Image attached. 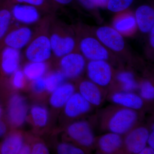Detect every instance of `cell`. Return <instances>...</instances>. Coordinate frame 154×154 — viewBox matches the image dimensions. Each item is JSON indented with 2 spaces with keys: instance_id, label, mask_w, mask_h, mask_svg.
<instances>
[{
  "instance_id": "cell-27",
  "label": "cell",
  "mask_w": 154,
  "mask_h": 154,
  "mask_svg": "<svg viewBox=\"0 0 154 154\" xmlns=\"http://www.w3.org/2000/svg\"><path fill=\"white\" fill-rule=\"evenodd\" d=\"M134 0H108L107 7L113 13H121L131 5Z\"/></svg>"
},
{
  "instance_id": "cell-43",
  "label": "cell",
  "mask_w": 154,
  "mask_h": 154,
  "mask_svg": "<svg viewBox=\"0 0 154 154\" xmlns=\"http://www.w3.org/2000/svg\"><path fill=\"white\" fill-rule=\"evenodd\" d=\"M2 107H0V116L2 115Z\"/></svg>"
},
{
  "instance_id": "cell-6",
  "label": "cell",
  "mask_w": 154,
  "mask_h": 154,
  "mask_svg": "<svg viewBox=\"0 0 154 154\" xmlns=\"http://www.w3.org/2000/svg\"><path fill=\"white\" fill-rule=\"evenodd\" d=\"M60 66L66 79H76L85 68V58L82 54L73 51L60 58Z\"/></svg>"
},
{
  "instance_id": "cell-39",
  "label": "cell",
  "mask_w": 154,
  "mask_h": 154,
  "mask_svg": "<svg viewBox=\"0 0 154 154\" xmlns=\"http://www.w3.org/2000/svg\"><path fill=\"white\" fill-rule=\"evenodd\" d=\"M154 153V149L149 146H146L143 149L139 154H152Z\"/></svg>"
},
{
  "instance_id": "cell-15",
  "label": "cell",
  "mask_w": 154,
  "mask_h": 154,
  "mask_svg": "<svg viewBox=\"0 0 154 154\" xmlns=\"http://www.w3.org/2000/svg\"><path fill=\"white\" fill-rule=\"evenodd\" d=\"M111 99L114 104L136 111L141 109L144 105L143 99L134 92L118 91L112 95Z\"/></svg>"
},
{
  "instance_id": "cell-30",
  "label": "cell",
  "mask_w": 154,
  "mask_h": 154,
  "mask_svg": "<svg viewBox=\"0 0 154 154\" xmlns=\"http://www.w3.org/2000/svg\"><path fill=\"white\" fill-rule=\"evenodd\" d=\"M57 152L60 154H82L83 150L80 148L67 143H62L58 146Z\"/></svg>"
},
{
  "instance_id": "cell-26",
  "label": "cell",
  "mask_w": 154,
  "mask_h": 154,
  "mask_svg": "<svg viewBox=\"0 0 154 154\" xmlns=\"http://www.w3.org/2000/svg\"><path fill=\"white\" fill-rule=\"evenodd\" d=\"M117 79L121 84L122 91L126 92H134L138 88L134 75L131 72L124 71L119 73Z\"/></svg>"
},
{
  "instance_id": "cell-12",
  "label": "cell",
  "mask_w": 154,
  "mask_h": 154,
  "mask_svg": "<svg viewBox=\"0 0 154 154\" xmlns=\"http://www.w3.org/2000/svg\"><path fill=\"white\" fill-rule=\"evenodd\" d=\"M149 134L144 127H139L127 133L124 140L125 148L129 152L139 154L147 145V141Z\"/></svg>"
},
{
  "instance_id": "cell-33",
  "label": "cell",
  "mask_w": 154,
  "mask_h": 154,
  "mask_svg": "<svg viewBox=\"0 0 154 154\" xmlns=\"http://www.w3.org/2000/svg\"><path fill=\"white\" fill-rule=\"evenodd\" d=\"M31 153L34 154H48L49 151L46 146L42 143H37L33 146Z\"/></svg>"
},
{
  "instance_id": "cell-31",
  "label": "cell",
  "mask_w": 154,
  "mask_h": 154,
  "mask_svg": "<svg viewBox=\"0 0 154 154\" xmlns=\"http://www.w3.org/2000/svg\"><path fill=\"white\" fill-rule=\"evenodd\" d=\"M12 75V85L15 88L22 89L25 85V77L22 70L19 69L16 71Z\"/></svg>"
},
{
  "instance_id": "cell-13",
  "label": "cell",
  "mask_w": 154,
  "mask_h": 154,
  "mask_svg": "<svg viewBox=\"0 0 154 154\" xmlns=\"http://www.w3.org/2000/svg\"><path fill=\"white\" fill-rule=\"evenodd\" d=\"M28 107L25 99L20 95L12 96L9 102L8 117L12 125L21 126L25 122Z\"/></svg>"
},
{
  "instance_id": "cell-36",
  "label": "cell",
  "mask_w": 154,
  "mask_h": 154,
  "mask_svg": "<svg viewBox=\"0 0 154 154\" xmlns=\"http://www.w3.org/2000/svg\"><path fill=\"white\" fill-rule=\"evenodd\" d=\"M79 1L86 8L92 9L95 8L91 0H79Z\"/></svg>"
},
{
  "instance_id": "cell-42",
  "label": "cell",
  "mask_w": 154,
  "mask_h": 154,
  "mask_svg": "<svg viewBox=\"0 0 154 154\" xmlns=\"http://www.w3.org/2000/svg\"><path fill=\"white\" fill-rule=\"evenodd\" d=\"M8 1V0H0V6H2V5L5 4V3L6 2Z\"/></svg>"
},
{
  "instance_id": "cell-40",
  "label": "cell",
  "mask_w": 154,
  "mask_h": 154,
  "mask_svg": "<svg viewBox=\"0 0 154 154\" xmlns=\"http://www.w3.org/2000/svg\"><path fill=\"white\" fill-rule=\"evenodd\" d=\"M7 131V127L3 122L0 120V137L5 134Z\"/></svg>"
},
{
  "instance_id": "cell-34",
  "label": "cell",
  "mask_w": 154,
  "mask_h": 154,
  "mask_svg": "<svg viewBox=\"0 0 154 154\" xmlns=\"http://www.w3.org/2000/svg\"><path fill=\"white\" fill-rule=\"evenodd\" d=\"M95 7L104 8L107 7L108 0H91Z\"/></svg>"
},
{
  "instance_id": "cell-10",
  "label": "cell",
  "mask_w": 154,
  "mask_h": 154,
  "mask_svg": "<svg viewBox=\"0 0 154 154\" xmlns=\"http://www.w3.org/2000/svg\"><path fill=\"white\" fill-rule=\"evenodd\" d=\"M97 39L106 48L115 52L122 51L125 47L123 36L113 27L102 26L96 31Z\"/></svg>"
},
{
  "instance_id": "cell-1",
  "label": "cell",
  "mask_w": 154,
  "mask_h": 154,
  "mask_svg": "<svg viewBox=\"0 0 154 154\" xmlns=\"http://www.w3.org/2000/svg\"><path fill=\"white\" fill-rule=\"evenodd\" d=\"M25 48V56L29 62H46L53 54L49 35L45 32L34 35Z\"/></svg>"
},
{
  "instance_id": "cell-2",
  "label": "cell",
  "mask_w": 154,
  "mask_h": 154,
  "mask_svg": "<svg viewBox=\"0 0 154 154\" xmlns=\"http://www.w3.org/2000/svg\"><path fill=\"white\" fill-rule=\"evenodd\" d=\"M138 119L136 110L122 107L110 116L107 122V128L110 132L122 135L129 132Z\"/></svg>"
},
{
  "instance_id": "cell-20",
  "label": "cell",
  "mask_w": 154,
  "mask_h": 154,
  "mask_svg": "<svg viewBox=\"0 0 154 154\" xmlns=\"http://www.w3.org/2000/svg\"><path fill=\"white\" fill-rule=\"evenodd\" d=\"M113 26L122 36L131 35L137 28L134 16L128 13H122L116 17Z\"/></svg>"
},
{
  "instance_id": "cell-35",
  "label": "cell",
  "mask_w": 154,
  "mask_h": 154,
  "mask_svg": "<svg viewBox=\"0 0 154 154\" xmlns=\"http://www.w3.org/2000/svg\"><path fill=\"white\" fill-rule=\"evenodd\" d=\"M147 144L149 146L154 149V130L150 133L149 132L147 141Z\"/></svg>"
},
{
  "instance_id": "cell-32",
  "label": "cell",
  "mask_w": 154,
  "mask_h": 154,
  "mask_svg": "<svg viewBox=\"0 0 154 154\" xmlns=\"http://www.w3.org/2000/svg\"><path fill=\"white\" fill-rule=\"evenodd\" d=\"M32 90L37 94L42 93L45 90L44 77L32 81Z\"/></svg>"
},
{
  "instance_id": "cell-38",
  "label": "cell",
  "mask_w": 154,
  "mask_h": 154,
  "mask_svg": "<svg viewBox=\"0 0 154 154\" xmlns=\"http://www.w3.org/2000/svg\"><path fill=\"white\" fill-rule=\"evenodd\" d=\"M31 149L30 146L27 145H23L21 148L19 154H30L31 152Z\"/></svg>"
},
{
  "instance_id": "cell-29",
  "label": "cell",
  "mask_w": 154,
  "mask_h": 154,
  "mask_svg": "<svg viewBox=\"0 0 154 154\" xmlns=\"http://www.w3.org/2000/svg\"><path fill=\"white\" fill-rule=\"evenodd\" d=\"M12 3H22L36 7L40 10H48L52 4L51 0H11Z\"/></svg>"
},
{
  "instance_id": "cell-24",
  "label": "cell",
  "mask_w": 154,
  "mask_h": 154,
  "mask_svg": "<svg viewBox=\"0 0 154 154\" xmlns=\"http://www.w3.org/2000/svg\"><path fill=\"white\" fill-rule=\"evenodd\" d=\"M66 79V78L60 70L50 72L44 77L45 90L52 93L65 82Z\"/></svg>"
},
{
  "instance_id": "cell-11",
  "label": "cell",
  "mask_w": 154,
  "mask_h": 154,
  "mask_svg": "<svg viewBox=\"0 0 154 154\" xmlns=\"http://www.w3.org/2000/svg\"><path fill=\"white\" fill-rule=\"evenodd\" d=\"M21 59V51L0 45V68L3 74L13 75L19 69Z\"/></svg>"
},
{
  "instance_id": "cell-14",
  "label": "cell",
  "mask_w": 154,
  "mask_h": 154,
  "mask_svg": "<svg viewBox=\"0 0 154 154\" xmlns=\"http://www.w3.org/2000/svg\"><path fill=\"white\" fill-rule=\"evenodd\" d=\"M64 107L66 116L74 118L88 113L92 105L79 93L75 92Z\"/></svg>"
},
{
  "instance_id": "cell-17",
  "label": "cell",
  "mask_w": 154,
  "mask_h": 154,
  "mask_svg": "<svg viewBox=\"0 0 154 154\" xmlns=\"http://www.w3.org/2000/svg\"><path fill=\"white\" fill-rule=\"evenodd\" d=\"M80 94L92 106H98L103 101V95L100 87L90 80H85L79 86Z\"/></svg>"
},
{
  "instance_id": "cell-4",
  "label": "cell",
  "mask_w": 154,
  "mask_h": 154,
  "mask_svg": "<svg viewBox=\"0 0 154 154\" xmlns=\"http://www.w3.org/2000/svg\"><path fill=\"white\" fill-rule=\"evenodd\" d=\"M34 36L33 30L30 26L22 25L11 28L0 42V45L21 51L26 48Z\"/></svg>"
},
{
  "instance_id": "cell-18",
  "label": "cell",
  "mask_w": 154,
  "mask_h": 154,
  "mask_svg": "<svg viewBox=\"0 0 154 154\" xmlns=\"http://www.w3.org/2000/svg\"><path fill=\"white\" fill-rule=\"evenodd\" d=\"M75 92L73 85L70 83L64 82L52 92L50 99V103L54 108L64 107Z\"/></svg>"
},
{
  "instance_id": "cell-28",
  "label": "cell",
  "mask_w": 154,
  "mask_h": 154,
  "mask_svg": "<svg viewBox=\"0 0 154 154\" xmlns=\"http://www.w3.org/2000/svg\"><path fill=\"white\" fill-rule=\"evenodd\" d=\"M139 96L143 100L151 101L154 98V88L149 81L143 82L139 86Z\"/></svg>"
},
{
  "instance_id": "cell-37",
  "label": "cell",
  "mask_w": 154,
  "mask_h": 154,
  "mask_svg": "<svg viewBox=\"0 0 154 154\" xmlns=\"http://www.w3.org/2000/svg\"><path fill=\"white\" fill-rule=\"evenodd\" d=\"M53 3L62 5H66L70 4L73 0H51Z\"/></svg>"
},
{
  "instance_id": "cell-7",
  "label": "cell",
  "mask_w": 154,
  "mask_h": 154,
  "mask_svg": "<svg viewBox=\"0 0 154 154\" xmlns=\"http://www.w3.org/2000/svg\"><path fill=\"white\" fill-rule=\"evenodd\" d=\"M52 54L61 58L73 52L76 46L74 38L71 35L53 30L48 32Z\"/></svg>"
},
{
  "instance_id": "cell-3",
  "label": "cell",
  "mask_w": 154,
  "mask_h": 154,
  "mask_svg": "<svg viewBox=\"0 0 154 154\" xmlns=\"http://www.w3.org/2000/svg\"><path fill=\"white\" fill-rule=\"evenodd\" d=\"M87 71L90 81L99 87H107L112 81V68L106 60L90 61L87 65Z\"/></svg>"
},
{
  "instance_id": "cell-41",
  "label": "cell",
  "mask_w": 154,
  "mask_h": 154,
  "mask_svg": "<svg viewBox=\"0 0 154 154\" xmlns=\"http://www.w3.org/2000/svg\"><path fill=\"white\" fill-rule=\"evenodd\" d=\"M150 43L153 48L154 47V27L150 31Z\"/></svg>"
},
{
  "instance_id": "cell-9",
  "label": "cell",
  "mask_w": 154,
  "mask_h": 154,
  "mask_svg": "<svg viewBox=\"0 0 154 154\" xmlns=\"http://www.w3.org/2000/svg\"><path fill=\"white\" fill-rule=\"evenodd\" d=\"M67 132L71 138L85 147H90L95 142L94 132L87 121H80L72 123L68 127Z\"/></svg>"
},
{
  "instance_id": "cell-21",
  "label": "cell",
  "mask_w": 154,
  "mask_h": 154,
  "mask_svg": "<svg viewBox=\"0 0 154 154\" xmlns=\"http://www.w3.org/2000/svg\"><path fill=\"white\" fill-rule=\"evenodd\" d=\"M11 0L0 6V42L11 28L13 20L11 11Z\"/></svg>"
},
{
  "instance_id": "cell-23",
  "label": "cell",
  "mask_w": 154,
  "mask_h": 154,
  "mask_svg": "<svg viewBox=\"0 0 154 154\" xmlns=\"http://www.w3.org/2000/svg\"><path fill=\"white\" fill-rule=\"evenodd\" d=\"M48 70L46 62H29L24 66L23 71L25 78L33 81L44 77Z\"/></svg>"
},
{
  "instance_id": "cell-25",
  "label": "cell",
  "mask_w": 154,
  "mask_h": 154,
  "mask_svg": "<svg viewBox=\"0 0 154 154\" xmlns=\"http://www.w3.org/2000/svg\"><path fill=\"white\" fill-rule=\"evenodd\" d=\"M30 114L34 124L36 126L43 127L47 124L48 112L45 107L41 105H34L31 108Z\"/></svg>"
},
{
  "instance_id": "cell-5",
  "label": "cell",
  "mask_w": 154,
  "mask_h": 154,
  "mask_svg": "<svg viewBox=\"0 0 154 154\" xmlns=\"http://www.w3.org/2000/svg\"><path fill=\"white\" fill-rule=\"evenodd\" d=\"M11 11L13 20L23 25H35L41 20V10L33 6L12 2Z\"/></svg>"
},
{
  "instance_id": "cell-22",
  "label": "cell",
  "mask_w": 154,
  "mask_h": 154,
  "mask_svg": "<svg viewBox=\"0 0 154 154\" xmlns=\"http://www.w3.org/2000/svg\"><path fill=\"white\" fill-rule=\"evenodd\" d=\"M23 145L22 136L18 133H14L9 135L4 140L1 146V153L19 154Z\"/></svg>"
},
{
  "instance_id": "cell-16",
  "label": "cell",
  "mask_w": 154,
  "mask_h": 154,
  "mask_svg": "<svg viewBox=\"0 0 154 154\" xmlns=\"http://www.w3.org/2000/svg\"><path fill=\"white\" fill-rule=\"evenodd\" d=\"M134 17L137 27L142 33H149L154 27V10L150 6H140L136 11Z\"/></svg>"
},
{
  "instance_id": "cell-8",
  "label": "cell",
  "mask_w": 154,
  "mask_h": 154,
  "mask_svg": "<svg viewBox=\"0 0 154 154\" xmlns=\"http://www.w3.org/2000/svg\"><path fill=\"white\" fill-rule=\"evenodd\" d=\"M81 54L89 60H104L109 59L107 48L97 38L91 36L84 37L80 42Z\"/></svg>"
},
{
  "instance_id": "cell-19",
  "label": "cell",
  "mask_w": 154,
  "mask_h": 154,
  "mask_svg": "<svg viewBox=\"0 0 154 154\" xmlns=\"http://www.w3.org/2000/svg\"><path fill=\"white\" fill-rule=\"evenodd\" d=\"M123 144L122 135L112 132L102 136L98 142L100 150L106 154H111L118 151Z\"/></svg>"
}]
</instances>
